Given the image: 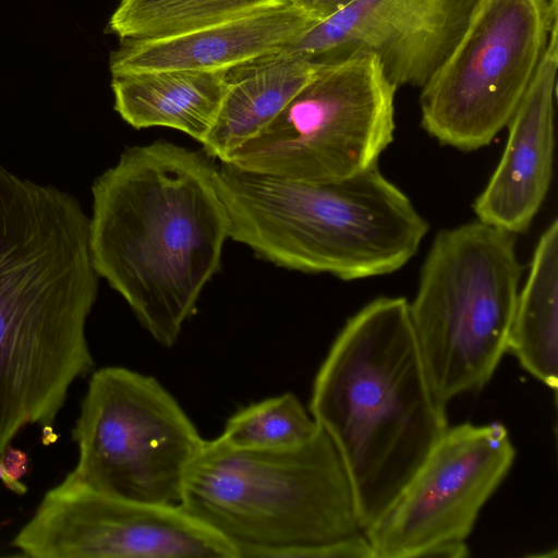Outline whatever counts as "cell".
<instances>
[{"mask_svg": "<svg viewBox=\"0 0 558 558\" xmlns=\"http://www.w3.org/2000/svg\"><path fill=\"white\" fill-rule=\"evenodd\" d=\"M396 90L373 54L320 64L287 108L222 162L307 182L350 178L376 166L393 141Z\"/></svg>", "mask_w": 558, "mask_h": 558, "instance_id": "cell-7", "label": "cell"}, {"mask_svg": "<svg viewBox=\"0 0 558 558\" xmlns=\"http://www.w3.org/2000/svg\"><path fill=\"white\" fill-rule=\"evenodd\" d=\"M114 110L135 129L169 128L202 143L227 90L226 71L158 70L112 75Z\"/></svg>", "mask_w": 558, "mask_h": 558, "instance_id": "cell-16", "label": "cell"}, {"mask_svg": "<svg viewBox=\"0 0 558 558\" xmlns=\"http://www.w3.org/2000/svg\"><path fill=\"white\" fill-rule=\"evenodd\" d=\"M317 64L286 48L226 71L227 90L217 119L201 143L226 161L262 133L314 77Z\"/></svg>", "mask_w": 558, "mask_h": 558, "instance_id": "cell-15", "label": "cell"}, {"mask_svg": "<svg viewBox=\"0 0 558 558\" xmlns=\"http://www.w3.org/2000/svg\"><path fill=\"white\" fill-rule=\"evenodd\" d=\"M310 412L342 460L363 532L449 427L404 298H377L347 320L315 376Z\"/></svg>", "mask_w": 558, "mask_h": 558, "instance_id": "cell-3", "label": "cell"}, {"mask_svg": "<svg viewBox=\"0 0 558 558\" xmlns=\"http://www.w3.org/2000/svg\"><path fill=\"white\" fill-rule=\"evenodd\" d=\"M316 22L282 0L251 14L165 39L120 41L111 75L158 71H227L279 51Z\"/></svg>", "mask_w": 558, "mask_h": 558, "instance_id": "cell-14", "label": "cell"}, {"mask_svg": "<svg viewBox=\"0 0 558 558\" xmlns=\"http://www.w3.org/2000/svg\"><path fill=\"white\" fill-rule=\"evenodd\" d=\"M557 72L558 24L507 124L509 135L499 163L473 204L478 220L512 234L527 231L550 185Z\"/></svg>", "mask_w": 558, "mask_h": 558, "instance_id": "cell-13", "label": "cell"}, {"mask_svg": "<svg viewBox=\"0 0 558 558\" xmlns=\"http://www.w3.org/2000/svg\"><path fill=\"white\" fill-rule=\"evenodd\" d=\"M80 201L0 163V461L26 427L54 436L72 385L96 367L86 325L99 276Z\"/></svg>", "mask_w": 558, "mask_h": 558, "instance_id": "cell-1", "label": "cell"}, {"mask_svg": "<svg viewBox=\"0 0 558 558\" xmlns=\"http://www.w3.org/2000/svg\"><path fill=\"white\" fill-rule=\"evenodd\" d=\"M229 238L279 267L355 280L393 272L428 225L377 165L332 182H307L216 162Z\"/></svg>", "mask_w": 558, "mask_h": 558, "instance_id": "cell-5", "label": "cell"}, {"mask_svg": "<svg viewBox=\"0 0 558 558\" xmlns=\"http://www.w3.org/2000/svg\"><path fill=\"white\" fill-rule=\"evenodd\" d=\"M475 0H354L291 41L320 65L373 54L397 88H422L459 40Z\"/></svg>", "mask_w": 558, "mask_h": 558, "instance_id": "cell-12", "label": "cell"}, {"mask_svg": "<svg viewBox=\"0 0 558 558\" xmlns=\"http://www.w3.org/2000/svg\"><path fill=\"white\" fill-rule=\"evenodd\" d=\"M0 480L5 484V486L9 489L15 493L21 494L25 490V486L10 475L2 461H0Z\"/></svg>", "mask_w": 558, "mask_h": 558, "instance_id": "cell-21", "label": "cell"}, {"mask_svg": "<svg viewBox=\"0 0 558 558\" xmlns=\"http://www.w3.org/2000/svg\"><path fill=\"white\" fill-rule=\"evenodd\" d=\"M558 222L542 233L518 294L507 351L556 393L558 385Z\"/></svg>", "mask_w": 558, "mask_h": 558, "instance_id": "cell-17", "label": "cell"}, {"mask_svg": "<svg viewBox=\"0 0 558 558\" xmlns=\"http://www.w3.org/2000/svg\"><path fill=\"white\" fill-rule=\"evenodd\" d=\"M514 458L501 423L448 427L396 501L363 531L375 558L426 557L464 542Z\"/></svg>", "mask_w": 558, "mask_h": 558, "instance_id": "cell-11", "label": "cell"}, {"mask_svg": "<svg viewBox=\"0 0 558 558\" xmlns=\"http://www.w3.org/2000/svg\"><path fill=\"white\" fill-rule=\"evenodd\" d=\"M92 196L95 271L171 348L220 269L229 239L216 162L162 140L128 147L94 180Z\"/></svg>", "mask_w": 558, "mask_h": 558, "instance_id": "cell-2", "label": "cell"}, {"mask_svg": "<svg viewBox=\"0 0 558 558\" xmlns=\"http://www.w3.org/2000/svg\"><path fill=\"white\" fill-rule=\"evenodd\" d=\"M71 438L78 450L75 466L99 486L173 506L205 440L155 377L122 366L90 374Z\"/></svg>", "mask_w": 558, "mask_h": 558, "instance_id": "cell-9", "label": "cell"}, {"mask_svg": "<svg viewBox=\"0 0 558 558\" xmlns=\"http://www.w3.org/2000/svg\"><path fill=\"white\" fill-rule=\"evenodd\" d=\"M558 24V0H475L450 53L421 88L423 129L461 150L488 145L522 100Z\"/></svg>", "mask_w": 558, "mask_h": 558, "instance_id": "cell-8", "label": "cell"}, {"mask_svg": "<svg viewBox=\"0 0 558 558\" xmlns=\"http://www.w3.org/2000/svg\"><path fill=\"white\" fill-rule=\"evenodd\" d=\"M11 546L32 558H234L179 505L122 497L76 466L45 493Z\"/></svg>", "mask_w": 558, "mask_h": 558, "instance_id": "cell-10", "label": "cell"}, {"mask_svg": "<svg viewBox=\"0 0 558 558\" xmlns=\"http://www.w3.org/2000/svg\"><path fill=\"white\" fill-rule=\"evenodd\" d=\"M319 426L293 392L270 397L239 409L219 435L243 449H280L314 436Z\"/></svg>", "mask_w": 558, "mask_h": 558, "instance_id": "cell-19", "label": "cell"}, {"mask_svg": "<svg viewBox=\"0 0 558 558\" xmlns=\"http://www.w3.org/2000/svg\"><path fill=\"white\" fill-rule=\"evenodd\" d=\"M179 506L234 558H374L342 460L320 427L280 449L205 439Z\"/></svg>", "mask_w": 558, "mask_h": 558, "instance_id": "cell-4", "label": "cell"}, {"mask_svg": "<svg viewBox=\"0 0 558 558\" xmlns=\"http://www.w3.org/2000/svg\"><path fill=\"white\" fill-rule=\"evenodd\" d=\"M316 23L338 13L354 0H287Z\"/></svg>", "mask_w": 558, "mask_h": 558, "instance_id": "cell-20", "label": "cell"}, {"mask_svg": "<svg viewBox=\"0 0 558 558\" xmlns=\"http://www.w3.org/2000/svg\"><path fill=\"white\" fill-rule=\"evenodd\" d=\"M282 0H121L105 32L120 41L165 39L263 10Z\"/></svg>", "mask_w": 558, "mask_h": 558, "instance_id": "cell-18", "label": "cell"}, {"mask_svg": "<svg viewBox=\"0 0 558 558\" xmlns=\"http://www.w3.org/2000/svg\"><path fill=\"white\" fill-rule=\"evenodd\" d=\"M522 267L514 234L475 220L437 233L409 303L434 396L481 390L507 351Z\"/></svg>", "mask_w": 558, "mask_h": 558, "instance_id": "cell-6", "label": "cell"}]
</instances>
